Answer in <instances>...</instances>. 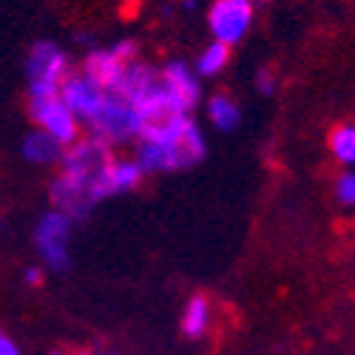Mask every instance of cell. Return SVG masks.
I'll return each instance as SVG.
<instances>
[{
	"label": "cell",
	"mask_w": 355,
	"mask_h": 355,
	"mask_svg": "<svg viewBox=\"0 0 355 355\" xmlns=\"http://www.w3.org/2000/svg\"><path fill=\"white\" fill-rule=\"evenodd\" d=\"M205 157V134L191 120L182 134L165 142H139L137 162L145 173H165V171H185Z\"/></svg>",
	"instance_id": "1"
},
{
	"label": "cell",
	"mask_w": 355,
	"mask_h": 355,
	"mask_svg": "<svg viewBox=\"0 0 355 355\" xmlns=\"http://www.w3.org/2000/svg\"><path fill=\"white\" fill-rule=\"evenodd\" d=\"M26 74H28V103L60 97V88H63L66 77L71 74L69 57L57 43L40 40L28 51Z\"/></svg>",
	"instance_id": "2"
},
{
	"label": "cell",
	"mask_w": 355,
	"mask_h": 355,
	"mask_svg": "<svg viewBox=\"0 0 355 355\" xmlns=\"http://www.w3.org/2000/svg\"><path fill=\"white\" fill-rule=\"evenodd\" d=\"M85 131L88 137L100 139L103 145H120L128 139H139V108L123 94L108 92L103 108L85 123Z\"/></svg>",
	"instance_id": "3"
},
{
	"label": "cell",
	"mask_w": 355,
	"mask_h": 355,
	"mask_svg": "<svg viewBox=\"0 0 355 355\" xmlns=\"http://www.w3.org/2000/svg\"><path fill=\"white\" fill-rule=\"evenodd\" d=\"M71 216L51 208L49 214L40 216L37 227H35V245L37 253L43 259V264L54 273L69 270L71 256H69V242H71Z\"/></svg>",
	"instance_id": "4"
},
{
	"label": "cell",
	"mask_w": 355,
	"mask_h": 355,
	"mask_svg": "<svg viewBox=\"0 0 355 355\" xmlns=\"http://www.w3.org/2000/svg\"><path fill=\"white\" fill-rule=\"evenodd\" d=\"M134 51H137L134 40H116L108 49H94L92 54H85L83 71L92 74L105 92H116L134 63Z\"/></svg>",
	"instance_id": "5"
},
{
	"label": "cell",
	"mask_w": 355,
	"mask_h": 355,
	"mask_svg": "<svg viewBox=\"0 0 355 355\" xmlns=\"http://www.w3.org/2000/svg\"><path fill=\"white\" fill-rule=\"evenodd\" d=\"M253 12H256L253 0H214L208 12V26L214 40L225 46L242 43L253 26Z\"/></svg>",
	"instance_id": "6"
},
{
	"label": "cell",
	"mask_w": 355,
	"mask_h": 355,
	"mask_svg": "<svg viewBox=\"0 0 355 355\" xmlns=\"http://www.w3.org/2000/svg\"><path fill=\"white\" fill-rule=\"evenodd\" d=\"M28 111H32V120L37 123L40 131L51 134L54 139H60L66 148L80 142V120H77V114L63 103V97L28 103Z\"/></svg>",
	"instance_id": "7"
},
{
	"label": "cell",
	"mask_w": 355,
	"mask_h": 355,
	"mask_svg": "<svg viewBox=\"0 0 355 355\" xmlns=\"http://www.w3.org/2000/svg\"><path fill=\"white\" fill-rule=\"evenodd\" d=\"M60 97L63 103L77 114V120L85 125L92 116L103 108L108 92L105 88L92 77V74H85V71H71L60 88Z\"/></svg>",
	"instance_id": "8"
},
{
	"label": "cell",
	"mask_w": 355,
	"mask_h": 355,
	"mask_svg": "<svg viewBox=\"0 0 355 355\" xmlns=\"http://www.w3.org/2000/svg\"><path fill=\"white\" fill-rule=\"evenodd\" d=\"M142 176H145V171L137 159H111L94 180V188H92L94 205L103 202V199H114L120 193L134 191L142 182Z\"/></svg>",
	"instance_id": "9"
},
{
	"label": "cell",
	"mask_w": 355,
	"mask_h": 355,
	"mask_svg": "<svg viewBox=\"0 0 355 355\" xmlns=\"http://www.w3.org/2000/svg\"><path fill=\"white\" fill-rule=\"evenodd\" d=\"M162 85H165V94L173 100L176 108L185 111V114H193V108L199 105V97H202L196 69H191L182 60H171L162 69Z\"/></svg>",
	"instance_id": "10"
},
{
	"label": "cell",
	"mask_w": 355,
	"mask_h": 355,
	"mask_svg": "<svg viewBox=\"0 0 355 355\" xmlns=\"http://www.w3.org/2000/svg\"><path fill=\"white\" fill-rule=\"evenodd\" d=\"M20 154L26 162L32 165H60L63 162V154H66V145L60 139H54L51 134L35 128L32 134L23 137V145H20Z\"/></svg>",
	"instance_id": "11"
},
{
	"label": "cell",
	"mask_w": 355,
	"mask_h": 355,
	"mask_svg": "<svg viewBox=\"0 0 355 355\" xmlns=\"http://www.w3.org/2000/svg\"><path fill=\"white\" fill-rule=\"evenodd\" d=\"M214 321V307H211V299L208 295H191V302L185 304L182 310V336L185 338H202L208 333Z\"/></svg>",
	"instance_id": "12"
},
{
	"label": "cell",
	"mask_w": 355,
	"mask_h": 355,
	"mask_svg": "<svg viewBox=\"0 0 355 355\" xmlns=\"http://www.w3.org/2000/svg\"><path fill=\"white\" fill-rule=\"evenodd\" d=\"M208 120L219 128V131H233L242 120V111L236 105V100L230 94H214L208 100Z\"/></svg>",
	"instance_id": "13"
},
{
	"label": "cell",
	"mask_w": 355,
	"mask_h": 355,
	"mask_svg": "<svg viewBox=\"0 0 355 355\" xmlns=\"http://www.w3.org/2000/svg\"><path fill=\"white\" fill-rule=\"evenodd\" d=\"M227 60H230V46L214 40L211 46H205V51L196 57V66L193 69H196L199 77H216L227 66Z\"/></svg>",
	"instance_id": "14"
},
{
	"label": "cell",
	"mask_w": 355,
	"mask_h": 355,
	"mask_svg": "<svg viewBox=\"0 0 355 355\" xmlns=\"http://www.w3.org/2000/svg\"><path fill=\"white\" fill-rule=\"evenodd\" d=\"M330 151L341 165H355V125L344 123L330 131Z\"/></svg>",
	"instance_id": "15"
},
{
	"label": "cell",
	"mask_w": 355,
	"mask_h": 355,
	"mask_svg": "<svg viewBox=\"0 0 355 355\" xmlns=\"http://www.w3.org/2000/svg\"><path fill=\"white\" fill-rule=\"evenodd\" d=\"M333 193L344 208H355V171H344V173L336 176Z\"/></svg>",
	"instance_id": "16"
},
{
	"label": "cell",
	"mask_w": 355,
	"mask_h": 355,
	"mask_svg": "<svg viewBox=\"0 0 355 355\" xmlns=\"http://www.w3.org/2000/svg\"><path fill=\"white\" fill-rule=\"evenodd\" d=\"M256 88L264 94V97H270L273 92H276V80H273V74H268V71H259L256 74Z\"/></svg>",
	"instance_id": "17"
},
{
	"label": "cell",
	"mask_w": 355,
	"mask_h": 355,
	"mask_svg": "<svg viewBox=\"0 0 355 355\" xmlns=\"http://www.w3.org/2000/svg\"><path fill=\"white\" fill-rule=\"evenodd\" d=\"M23 282H26L28 287L43 284V268H40V264H28V268L23 270Z\"/></svg>",
	"instance_id": "18"
},
{
	"label": "cell",
	"mask_w": 355,
	"mask_h": 355,
	"mask_svg": "<svg viewBox=\"0 0 355 355\" xmlns=\"http://www.w3.org/2000/svg\"><path fill=\"white\" fill-rule=\"evenodd\" d=\"M0 355H20V347L15 344V338L9 333L0 336Z\"/></svg>",
	"instance_id": "19"
},
{
	"label": "cell",
	"mask_w": 355,
	"mask_h": 355,
	"mask_svg": "<svg viewBox=\"0 0 355 355\" xmlns=\"http://www.w3.org/2000/svg\"><path fill=\"white\" fill-rule=\"evenodd\" d=\"M77 355H88V352H77Z\"/></svg>",
	"instance_id": "20"
},
{
	"label": "cell",
	"mask_w": 355,
	"mask_h": 355,
	"mask_svg": "<svg viewBox=\"0 0 355 355\" xmlns=\"http://www.w3.org/2000/svg\"><path fill=\"white\" fill-rule=\"evenodd\" d=\"M105 355H116V352H105Z\"/></svg>",
	"instance_id": "21"
}]
</instances>
